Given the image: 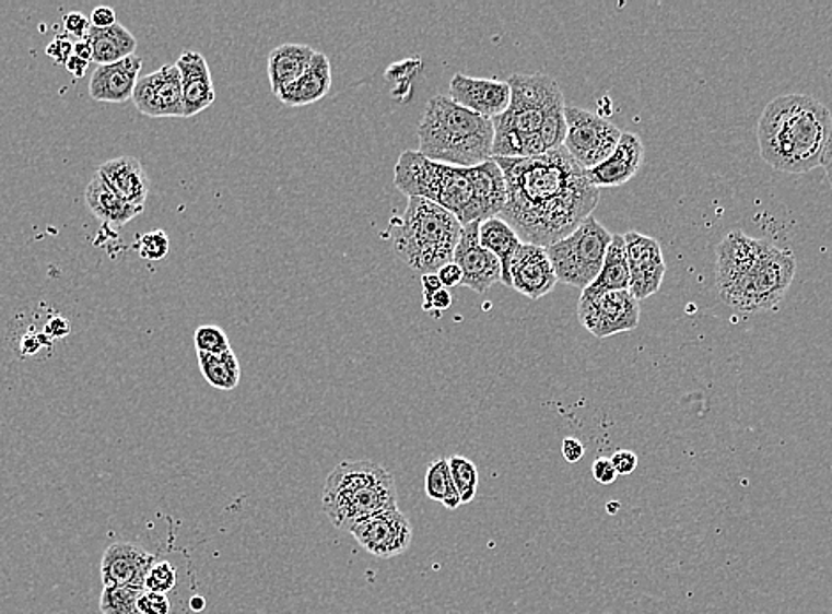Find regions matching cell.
Wrapping results in <instances>:
<instances>
[{
    "label": "cell",
    "mask_w": 832,
    "mask_h": 614,
    "mask_svg": "<svg viewBox=\"0 0 832 614\" xmlns=\"http://www.w3.org/2000/svg\"><path fill=\"white\" fill-rule=\"evenodd\" d=\"M349 533L356 539L363 550L383 559L406 553L410 550L411 540H413V527L410 519L400 512L399 508H391L386 512L368 517L365 521L359 522Z\"/></svg>",
    "instance_id": "obj_12"
},
{
    "label": "cell",
    "mask_w": 832,
    "mask_h": 614,
    "mask_svg": "<svg viewBox=\"0 0 832 614\" xmlns=\"http://www.w3.org/2000/svg\"><path fill=\"white\" fill-rule=\"evenodd\" d=\"M617 475H633L637 468V456L633 450H617L611 457Z\"/></svg>",
    "instance_id": "obj_40"
},
{
    "label": "cell",
    "mask_w": 832,
    "mask_h": 614,
    "mask_svg": "<svg viewBox=\"0 0 832 614\" xmlns=\"http://www.w3.org/2000/svg\"><path fill=\"white\" fill-rule=\"evenodd\" d=\"M200 373L211 387L219 390H234L242 379V367L233 350L222 354L197 353Z\"/></svg>",
    "instance_id": "obj_29"
},
{
    "label": "cell",
    "mask_w": 832,
    "mask_h": 614,
    "mask_svg": "<svg viewBox=\"0 0 832 614\" xmlns=\"http://www.w3.org/2000/svg\"><path fill=\"white\" fill-rule=\"evenodd\" d=\"M419 153L437 164L477 167L493 160L494 125L450 96L429 99L419 125Z\"/></svg>",
    "instance_id": "obj_6"
},
{
    "label": "cell",
    "mask_w": 832,
    "mask_h": 614,
    "mask_svg": "<svg viewBox=\"0 0 832 614\" xmlns=\"http://www.w3.org/2000/svg\"><path fill=\"white\" fill-rule=\"evenodd\" d=\"M425 494H427V498L443 503L448 510H457L462 505L456 484L452 480L448 459H437L427 465Z\"/></svg>",
    "instance_id": "obj_30"
},
{
    "label": "cell",
    "mask_w": 832,
    "mask_h": 614,
    "mask_svg": "<svg viewBox=\"0 0 832 614\" xmlns=\"http://www.w3.org/2000/svg\"><path fill=\"white\" fill-rule=\"evenodd\" d=\"M87 66L89 62L82 61V59H79V57L75 56H71L70 59H68V62H66V68H68L71 75L77 76V79H82V76L85 75Z\"/></svg>",
    "instance_id": "obj_50"
},
{
    "label": "cell",
    "mask_w": 832,
    "mask_h": 614,
    "mask_svg": "<svg viewBox=\"0 0 832 614\" xmlns=\"http://www.w3.org/2000/svg\"><path fill=\"white\" fill-rule=\"evenodd\" d=\"M422 61L420 59H406L397 62L386 70V80H390L394 87H410L411 80L419 73Z\"/></svg>",
    "instance_id": "obj_36"
},
{
    "label": "cell",
    "mask_w": 832,
    "mask_h": 614,
    "mask_svg": "<svg viewBox=\"0 0 832 614\" xmlns=\"http://www.w3.org/2000/svg\"><path fill=\"white\" fill-rule=\"evenodd\" d=\"M87 39L93 45V62L98 66L114 64L126 57L136 56L137 39L125 25L108 28H89Z\"/></svg>",
    "instance_id": "obj_28"
},
{
    "label": "cell",
    "mask_w": 832,
    "mask_h": 614,
    "mask_svg": "<svg viewBox=\"0 0 832 614\" xmlns=\"http://www.w3.org/2000/svg\"><path fill=\"white\" fill-rule=\"evenodd\" d=\"M171 610L173 604L168 595L148 590H142L139 595L140 614H171Z\"/></svg>",
    "instance_id": "obj_37"
},
{
    "label": "cell",
    "mask_w": 832,
    "mask_h": 614,
    "mask_svg": "<svg viewBox=\"0 0 832 614\" xmlns=\"http://www.w3.org/2000/svg\"><path fill=\"white\" fill-rule=\"evenodd\" d=\"M716 287L720 302L739 312H767L783 302L794 282V253L769 239L731 231L717 245Z\"/></svg>",
    "instance_id": "obj_3"
},
{
    "label": "cell",
    "mask_w": 832,
    "mask_h": 614,
    "mask_svg": "<svg viewBox=\"0 0 832 614\" xmlns=\"http://www.w3.org/2000/svg\"><path fill=\"white\" fill-rule=\"evenodd\" d=\"M84 197L91 213L108 227H125L140 213H144V210L128 204L121 196H117L99 173L94 174L93 179L89 181Z\"/></svg>",
    "instance_id": "obj_24"
},
{
    "label": "cell",
    "mask_w": 832,
    "mask_h": 614,
    "mask_svg": "<svg viewBox=\"0 0 832 614\" xmlns=\"http://www.w3.org/2000/svg\"><path fill=\"white\" fill-rule=\"evenodd\" d=\"M423 298H431L437 291H442L443 284L437 273H425L422 275Z\"/></svg>",
    "instance_id": "obj_48"
},
{
    "label": "cell",
    "mask_w": 832,
    "mask_h": 614,
    "mask_svg": "<svg viewBox=\"0 0 832 614\" xmlns=\"http://www.w3.org/2000/svg\"><path fill=\"white\" fill-rule=\"evenodd\" d=\"M73 45H75V42L68 34H59L48 45L47 56L50 57L51 61H56L57 64H66L68 59L73 56Z\"/></svg>",
    "instance_id": "obj_38"
},
{
    "label": "cell",
    "mask_w": 832,
    "mask_h": 614,
    "mask_svg": "<svg viewBox=\"0 0 832 614\" xmlns=\"http://www.w3.org/2000/svg\"><path fill=\"white\" fill-rule=\"evenodd\" d=\"M140 70H142V59L137 54L114 64L98 66L89 82V94L96 102H128L133 98Z\"/></svg>",
    "instance_id": "obj_20"
},
{
    "label": "cell",
    "mask_w": 832,
    "mask_h": 614,
    "mask_svg": "<svg viewBox=\"0 0 832 614\" xmlns=\"http://www.w3.org/2000/svg\"><path fill=\"white\" fill-rule=\"evenodd\" d=\"M330 59L323 51H316L307 71L298 80H294L293 84L285 85L277 94V98L288 107H305L325 98L326 94L330 93Z\"/></svg>",
    "instance_id": "obj_23"
},
{
    "label": "cell",
    "mask_w": 832,
    "mask_h": 614,
    "mask_svg": "<svg viewBox=\"0 0 832 614\" xmlns=\"http://www.w3.org/2000/svg\"><path fill=\"white\" fill-rule=\"evenodd\" d=\"M502 168L507 202L500 219L523 243L551 247L591 216L600 190L565 147L528 158H494Z\"/></svg>",
    "instance_id": "obj_1"
},
{
    "label": "cell",
    "mask_w": 832,
    "mask_h": 614,
    "mask_svg": "<svg viewBox=\"0 0 832 614\" xmlns=\"http://www.w3.org/2000/svg\"><path fill=\"white\" fill-rule=\"evenodd\" d=\"M156 562L159 558L153 553L142 550L139 545L114 542L103 553L99 564L103 588H144L145 577Z\"/></svg>",
    "instance_id": "obj_16"
},
{
    "label": "cell",
    "mask_w": 832,
    "mask_h": 614,
    "mask_svg": "<svg viewBox=\"0 0 832 614\" xmlns=\"http://www.w3.org/2000/svg\"><path fill=\"white\" fill-rule=\"evenodd\" d=\"M452 305V296L447 288H442L433 294L431 298H423V310L425 312H445Z\"/></svg>",
    "instance_id": "obj_42"
},
{
    "label": "cell",
    "mask_w": 832,
    "mask_h": 614,
    "mask_svg": "<svg viewBox=\"0 0 832 614\" xmlns=\"http://www.w3.org/2000/svg\"><path fill=\"white\" fill-rule=\"evenodd\" d=\"M619 508H620L619 501L608 503V512L611 513V516H613V513L619 512Z\"/></svg>",
    "instance_id": "obj_52"
},
{
    "label": "cell",
    "mask_w": 832,
    "mask_h": 614,
    "mask_svg": "<svg viewBox=\"0 0 832 614\" xmlns=\"http://www.w3.org/2000/svg\"><path fill=\"white\" fill-rule=\"evenodd\" d=\"M479 239L482 247L496 256L502 265V284L511 287V262L522 247V238L507 222L496 216V219L480 222Z\"/></svg>",
    "instance_id": "obj_27"
},
{
    "label": "cell",
    "mask_w": 832,
    "mask_h": 614,
    "mask_svg": "<svg viewBox=\"0 0 832 614\" xmlns=\"http://www.w3.org/2000/svg\"><path fill=\"white\" fill-rule=\"evenodd\" d=\"M448 465H450L452 480L456 484L460 503L466 505L473 501L479 489V470L474 462L462 456H454L448 459Z\"/></svg>",
    "instance_id": "obj_32"
},
{
    "label": "cell",
    "mask_w": 832,
    "mask_h": 614,
    "mask_svg": "<svg viewBox=\"0 0 832 614\" xmlns=\"http://www.w3.org/2000/svg\"><path fill=\"white\" fill-rule=\"evenodd\" d=\"M194 342H196L197 353L222 354L225 351L233 350L231 342H228V336L225 335V331L222 328L214 327V324H204V327L197 328Z\"/></svg>",
    "instance_id": "obj_33"
},
{
    "label": "cell",
    "mask_w": 832,
    "mask_h": 614,
    "mask_svg": "<svg viewBox=\"0 0 832 614\" xmlns=\"http://www.w3.org/2000/svg\"><path fill=\"white\" fill-rule=\"evenodd\" d=\"M591 475L599 482L600 485H611L617 480V470H614L613 462L608 457H599L594 464H591Z\"/></svg>",
    "instance_id": "obj_41"
},
{
    "label": "cell",
    "mask_w": 832,
    "mask_h": 614,
    "mask_svg": "<svg viewBox=\"0 0 832 614\" xmlns=\"http://www.w3.org/2000/svg\"><path fill=\"white\" fill-rule=\"evenodd\" d=\"M565 119L567 135L563 147L585 170L608 160L622 137L619 126L585 108L565 107Z\"/></svg>",
    "instance_id": "obj_10"
},
{
    "label": "cell",
    "mask_w": 832,
    "mask_h": 614,
    "mask_svg": "<svg viewBox=\"0 0 832 614\" xmlns=\"http://www.w3.org/2000/svg\"><path fill=\"white\" fill-rule=\"evenodd\" d=\"M460 233L462 225L450 211L420 197H411L402 216L391 220V241L397 253L422 275L437 273L454 262Z\"/></svg>",
    "instance_id": "obj_8"
},
{
    "label": "cell",
    "mask_w": 832,
    "mask_h": 614,
    "mask_svg": "<svg viewBox=\"0 0 832 614\" xmlns=\"http://www.w3.org/2000/svg\"><path fill=\"white\" fill-rule=\"evenodd\" d=\"M171 250V239L165 231H153L140 238L139 253L145 261H162Z\"/></svg>",
    "instance_id": "obj_35"
},
{
    "label": "cell",
    "mask_w": 832,
    "mask_h": 614,
    "mask_svg": "<svg viewBox=\"0 0 832 614\" xmlns=\"http://www.w3.org/2000/svg\"><path fill=\"white\" fill-rule=\"evenodd\" d=\"M397 190L450 211L459 224L496 219L507 202L502 168L489 160L477 167H452L425 158L419 151L400 154L394 176Z\"/></svg>",
    "instance_id": "obj_2"
},
{
    "label": "cell",
    "mask_w": 832,
    "mask_h": 614,
    "mask_svg": "<svg viewBox=\"0 0 832 614\" xmlns=\"http://www.w3.org/2000/svg\"><path fill=\"white\" fill-rule=\"evenodd\" d=\"M73 56L79 57V59L85 62L93 61V45H91V42L87 38L77 39L75 45H73Z\"/></svg>",
    "instance_id": "obj_49"
},
{
    "label": "cell",
    "mask_w": 832,
    "mask_h": 614,
    "mask_svg": "<svg viewBox=\"0 0 832 614\" xmlns=\"http://www.w3.org/2000/svg\"><path fill=\"white\" fill-rule=\"evenodd\" d=\"M42 347L43 342L39 339V333H27V335L22 336V340H20V353H22V356H34V354L39 353Z\"/></svg>",
    "instance_id": "obj_47"
},
{
    "label": "cell",
    "mask_w": 832,
    "mask_h": 614,
    "mask_svg": "<svg viewBox=\"0 0 832 614\" xmlns=\"http://www.w3.org/2000/svg\"><path fill=\"white\" fill-rule=\"evenodd\" d=\"M181 73L185 117H194L210 108L216 98L210 66L199 51H183L176 62Z\"/></svg>",
    "instance_id": "obj_21"
},
{
    "label": "cell",
    "mask_w": 832,
    "mask_h": 614,
    "mask_svg": "<svg viewBox=\"0 0 832 614\" xmlns=\"http://www.w3.org/2000/svg\"><path fill=\"white\" fill-rule=\"evenodd\" d=\"M177 587V572L167 559H159L145 577L144 590L168 595Z\"/></svg>",
    "instance_id": "obj_34"
},
{
    "label": "cell",
    "mask_w": 832,
    "mask_h": 614,
    "mask_svg": "<svg viewBox=\"0 0 832 614\" xmlns=\"http://www.w3.org/2000/svg\"><path fill=\"white\" fill-rule=\"evenodd\" d=\"M631 271H629L625 239L620 234H613L606 251L605 264L597 279L588 287L583 288L585 296H599L611 291H629Z\"/></svg>",
    "instance_id": "obj_26"
},
{
    "label": "cell",
    "mask_w": 832,
    "mask_h": 614,
    "mask_svg": "<svg viewBox=\"0 0 832 614\" xmlns=\"http://www.w3.org/2000/svg\"><path fill=\"white\" fill-rule=\"evenodd\" d=\"M559 284L544 247L522 243L511 262V287L530 299L544 298Z\"/></svg>",
    "instance_id": "obj_18"
},
{
    "label": "cell",
    "mask_w": 832,
    "mask_h": 614,
    "mask_svg": "<svg viewBox=\"0 0 832 614\" xmlns=\"http://www.w3.org/2000/svg\"><path fill=\"white\" fill-rule=\"evenodd\" d=\"M511 105L493 119V158H528L562 147L567 135L565 99L553 76L514 73Z\"/></svg>",
    "instance_id": "obj_4"
},
{
    "label": "cell",
    "mask_w": 832,
    "mask_h": 614,
    "mask_svg": "<svg viewBox=\"0 0 832 614\" xmlns=\"http://www.w3.org/2000/svg\"><path fill=\"white\" fill-rule=\"evenodd\" d=\"M822 167L825 168V174H828V179L831 181L832 187V137L831 140H829L828 150H825V154H823Z\"/></svg>",
    "instance_id": "obj_51"
},
{
    "label": "cell",
    "mask_w": 832,
    "mask_h": 614,
    "mask_svg": "<svg viewBox=\"0 0 832 614\" xmlns=\"http://www.w3.org/2000/svg\"><path fill=\"white\" fill-rule=\"evenodd\" d=\"M137 110L148 117H185L181 73L176 64H165L140 76L133 91Z\"/></svg>",
    "instance_id": "obj_13"
},
{
    "label": "cell",
    "mask_w": 832,
    "mask_h": 614,
    "mask_svg": "<svg viewBox=\"0 0 832 614\" xmlns=\"http://www.w3.org/2000/svg\"><path fill=\"white\" fill-rule=\"evenodd\" d=\"M62 22H65L66 34L70 38H75V42L87 38L91 20L85 19L84 14L79 13V11H71V13L66 14Z\"/></svg>",
    "instance_id": "obj_39"
},
{
    "label": "cell",
    "mask_w": 832,
    "mask_h": 614,
    "mask_svg": "<svg viewBox=\"0 0 832 614\" xmlns=\"http://www.w3.org/2000/svg\"><path fill=\"white\" fill-rule=\"evenodd\" d=\"M758 147L776 170L806 174L822 165L832 137L829 108L808 94H783L758 119Z\"/></svg>",
    "instance_id": "obj_5"
},
{
    "label": "cell",
    "mask_w": 832,
    "mask_h": 614,
    "mask_svg": "<svg viewBox=\"0 0 832 614\" xmlns=\"http://www.w3.org/2000/svg\"><path fill=\"white\" fill-rule=\"evenodd\" d=\"M98 173L110 185L117 196H121L128 204L144 210L150 196V177L144 165L133 156H119L99 165Z\"/></svg>",
    "instance_id": "obj_22"
},
{
    "label": "cell",
    "mask_w": 832,
    "mask_h": 614,
    "mask_svg": "<svg viewBox=\"0 0 832 614\" xmlns=\"http://www.w3.org/2000/svg\"><path fill=\"white\" fill-rule=\"evenodd\" d=\"M611 239L613 234L591 214L571 236L546 248L560 284L588 287L602 270Z\"/></svg>",
    "instance_id": "obj_9"
},
{
    "label": "cell",
    "mask_w": 832,
    "mask_h": 614,
    "mask_svg": "<svg viewBox=\"0 0 832 614\" xmlns=\"http://www.w3.org/2000/svg\"><path fill=\"white\" fill-rule=\"evenodd\" d=\"M437 276L442 280L443 287H457L462 282V271L456 262H448L437 270Z\"/></svg>",
    "instance_id": "obj_46"
},
{
    "label": "cell",
    "mask_w": 832,
    "mask_h": 614,
    "mask_svg": "<svg viewBox=\"0 0 832 614\" xmlns=\"http://www.w3.org/2000/svg\"><path fill=\"white\" fill-rule=\"evenodd\" d=\"M562 456L565 461L576 464L585 456V447L577 438H565L562 442Z\"/></svg>",
    "instance_id": "obj_44"
},
{
    "label": "cell",
    "mask_w": 832,
    "mask_h": 614,
    "mask_svg": "<svg viewBox=\"0 0 832 614\" xmlns=\"http://www.w3.org/2000/svg\"><path fill=\"white\" fill-rule=\"evenodd\" d=\"M577 317L585 330L605 340L636 330L640 324V302L631 291H611L599 296H585L577 302Z\"/></svg>",
    "instance_id": "obj_11"
},
{
    "label": "cell",
    "mask_w": 832,
    "mask_h": 614,
    "mask_svg": "<svg viewBox=\"0 0 832 614\" xmlns=\"http://www.w3.org/2000/svg\"><path fill=\"white\" fill-rule=\"evenodd\" d=\"M314 56H316L314 48L300 45V43H285L271 50L268 57L271 93L277 96L285 85L298 80L307 71Z\"/></svg>",
    "instance_id": "obj_25"
},
{
    "label": "cell",
    "mask_w": 832,
    "mask_h": 614,
    "mask_svg": "<svg viewBox=\"0 0 832 614\" xmlns=\"http://www.w3.org/2000/svg\"><path fill=\"white\" fill-rule=\"evenodd\" d=\"M450 98L460 107L493 121L511 105V85L502 80L473 79L456 73L450 80Z\"/></svg>",
    "instance_id": "obj_17"
},
{
    "label": "cell",
    "mask_w": 832,
    "mask_h": 614,
    "mask_svg": "<svg viewBox=\"0 0 832 614\" xmlns=\"http://www.w3.org/2000/svg\"><path fill=\"white\" fill-rule=\"evenodd\" d=\"M643 162H645L643 140L636 133L622 131L619 144L614 147L611 156L597 167L586 170V176L590 179L591 185L599 190L600 188L622 187L633 177H636Z\"/></svg>",
    "instance_id": "obj_19"
},
{
    "label": "cell",
    "mask_w": 832,
    "mask_h": 614,
    "mask_svg": "<svg viewBox=\"0 0 832 614\" xmlns=\"http://www.w3.org/2000/svg\"><path fill=\"white\" fill-rule=\"evenodd\" d=\"M116 11L107 5H99L94 8L93 14H91V25L98 28H108L116 25Z\"/></svg>",
    "instance_id": "obj_45"
},
{
    "label": "cell",
    "mask_w": 832,
    "mask_h": 614,
    "mask_svg": "<svg viewBox=\"0 0 832 614\" xmlns=\"http://www.w3.org/2000/svg\"><path fill=\"white\" fill-rule=\"evenodd\" d=\"M70 333L71 324L66 321L65 317L54 316L51 319H48L47 327H45V335L50 336L51 340L65 339Z\"/></svg>",
    "instance_id": "obj_43"
},
{
    "label": "cell",
    "mask_w": 832,
    "mask_h": 614,
    "mask_svg": "<svg viewBox=\"0 0 832 614\" xmlns=\"http://www.w3.org/2000/svg\"><path fill=\"white\" fill-rule=\"evenodd\" d=\"M623 239L631 271L629 291L637 302L651 298L652 294L659 291L666 275V262L659 241L636 231H629Z\"/></svg>",
    "instance_id": "obj_14"
},
{
    "label": "cell",
    "mask_w": 832,
    "mask_h": 614,
    "mask_svg": "<svg viewBox=\"0 0 832 614\" xmlns=\"http://www.w3.org/2000/svg\"><path fill=\"white\" fill-rule=\"evenodd\" d=\"M479 227L480 222L462 227L454 262L462 271L460 285L474 293L485 294L494 284L502 282V265L493 251L480 245Z\"/></svg>",
    "instance_id": "obj_15"
},
{
    "label": "cell",
    "mask_w": 832,
    "mask_h": 614,
    "mask_svg": "<svg viewBox=\"0 0 832 614\" xmlns=\"http://www.w3.org/2000/svg\"><path fill=\"white\" fill-rule=\"evenodd\" d=\"M144 588L108 587L103 588L99 599L102 614H140L139 595Z\"/></svg>",
    "instance_id": "obj_31"
},
{
    "label": "cell",
    "mask_w": 832,
    "mask_h": 614,
    "mask_svg": "<svg viewBox=\"0 0 832 614\" xmlns=\"http://www.w3.org/2000/svg\"><path fill=\"white\" fill-rule=\"evenodd\" d=\"M391 508H399L396 480L376 462H340L326 479L323 510L337 530L351 531Z\"/></svg>",
    "instance_id": "obj_7"
}]
</instances>
